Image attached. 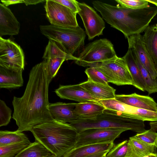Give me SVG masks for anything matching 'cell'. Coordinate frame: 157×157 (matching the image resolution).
I'll return each instance as SVG.
<instances>
[{
	"label": "cell",
	"instance_id": "6",
	"mask_svg": "<svg viewBox=\"0 0 157 157\" xmlns=\"http://www.w3.org/2000/svg\"><path fill=\"white\" fill-rule=\"evenodd\" d=\"M117 56L112 43L106 39L96 40L88 44L77 57L75 63L80 66L92 67L98 63Z\"/></svg>",
	"mask_w": 157,
	"mask_h": 157
},
{
	"label": "cell",
	"instance_id": "4",
	"mask_svg": "<svg viewBox=\"0 0 157 157\" xmlns=\"http://www.w3.org/2000/svg\"><path fill=\"white\" fill-rule=\"evenodd\" d=\"M94 7L111 27L121 32L127 39L134 34L141 22L137 9H128L118 5L114 6L99 1H94Z\"/></svg>",
	"mask_w": 157,
	"mask_h": 157
},
{
	"label": "cell",
	"instance_id": "9",
	"mask_svg": "<svg viewBox=\"0 0 157 157\" xmlns=\"http://www.w3.org/2000/svg\"><path fill=\"white\" fill-rule=\"evenodd\" d=\"M0 66L12 69H22L24 55L20 46L10 39L0 37Z\"/></svg>",
	"mask_w": 157,
	"mask_h": 157
},
{
	"label": "cell",
	"instance_id": "36",
	"mask_svg": "<svg viewBox=\"0 0 157 157\" xmlns=\"http://www.w3.org/2000/svg\"><path fill=\"white\" fill-rule=\"evenodd\" d=\"M78 13L79 10L78 2L75 0H53Z\"/></svg>",
	"mask_w": 157,
	"mask_h": 157
},
{
	"label": "cell",
	"instance_id": "16",
	"mask_svg": "<svg viewBox=\"0 0 157 157\" xmlns=\"http://www.w3.org/2000/svg\"><path fill=\"white\" fill-rule=\"evenodd\" d=\"M115 99L132 106L157 112V103L149 96L135 93L130 94L116 95Z\"/></svg>",
	"mask_w": 157,
	"mask_h": 157
},
{
	"label": "cell",
	"instance_id": "28",
	"mask_svg": "<svg viewBox=\"0 0 157 157\" xmlns=\"http://www.w3.org/2000/svg\"><path fill=\"white\" fill-rule=\"evenodd\" d=\"M132 53L145 83L146 91L149 94L157 92V79H154L152 78L148 71L141 63L136 55Z\"/></svg>",
	"mask_w": 157,
	"mask_h": 157
},
{
	"label": "cell",
	"instance_id": "2",
	"mask_svg": "<svg viewBox=\"0 0 157 157\" xmlns=\"http://www.w3.org/2000/svg\"><path fill=\"white\" fill-rule=\"evenodd\" d=\"M56 157H62L74 147L78 132L69 123L53 120L34 127L31 132Z\"/></svg>",
	"mask_w": 157,
	"mask_h": 157
},
{
	"label": "cell",
	"instance_id": "20",
	"mask_svg": "<svg viewBox=\"0 0 157 157\" xmlns=\"http://www.w3.org/2000/svg\"><path fill=\"white\" fill-rule=\"evenodd\" d=\"M22 69H12L0 66V88H17L23 85Z\"/></svg>",
	"mask_w": 157,
	"mask_h": 157
},
{
	"label": "cell",
	"instance_id": "24",
	"mask_svg": "<svg viewBox=\"0 0 157 157\" xmlns=\"http://www.w3.org/2000/svg\"><path fill=\"white\" fill-rule=\"evenodd\" d=\"M143 42L157 68V23L149 25L142 36Z\"/></svg>",
	"mask_w": 157,
	"mask_h": 157
},
{
	"label": "cell",
	"instance_id": "26",
	"mask_svg": "<svg viewBox=\"0 0 157 157\" xmlns=\"http://www.w3.org/2000/svg\"><path fill=\"white\" fill-rule=\"evenodd\" d=\"M15 157H56L38 141L35 140Z\"/></svg>",
	"mask_w": 157,
	"mask_h": 157
},
{
	"label": "cell",
	"instance_id": "1",
	"mask_svg": "<svg viewBox=\"0 0 157 157\" xmlns=\"http://www.w3.org/2000/svg\"><path fill=\"white\" fill-rule=\"evenodd\" d=\"M49 84L46 64L43 60L30 71L22 96L13 98L12 118L18 127L17 130L31 132L36 126L53 120L48 109Z\"/></svg>",
	"mask_w": 157,
	"mask_h": 157
},
{
	"label": "cell",
	"instance_id": "15",
	"mask_svg": "<svg viewBox=\"0 0 157 157\" xmlns=\"http://www.w3.org/2000/svg\"><path fill=\"white\" fill-rule=\"evenodd\" d=\"M20 24L10 9L0 3V37L17 35Z\"/></svg>",
	"mask_w": 157,
	"mask_h": 157
},
{
	"label": "cell",
	"instance_id": "27",
	"mask_svg": "<svg viewBox=\"0 0 157 157\" xmlns=\"http://www.w3.org/2000/svg\"><path fill=\"white\" fill-rule=\"evenodd\" d=\"M22 142L31 143L24 133L17 130L14 131H0V147Z\"/></svg>",
	"mask_w": 157,
	"mask_h": 157
},
{
	"label": "cell",
	"instance_id": "22",
	"mask_svg": "<svg viewBox=\"0 0 157 157\" xmlns=\"http://www.w3.org/2000/svg\"><path fill=\"white\" fill-rule=\"evenodd\" d=\"M122 58L127 65L132 76L134 86L142 91H146L145 83L130 48H128L127 53Z\"/></svg>",
	"mask_w": 157,
	"mask_h": 157
},
{
	"label": "cell",
	"instance_id": "25",
	"mask_svg": "<svg viewBox=\"0 0 157 157\" xmlns=\"http://www.w3.org/2000/svg\"><path fill=\"white\" fill-rule=\"evenodd\" d=\"M42 58L44 59L61 58L64 59L66 60L75 61L77 59V57L69 54L60 43L51 39L49 40Z\"/></svg>",
	"mask_w": 157,
	"mask_h": 157
},
{
	"label": "cell",
	"instance_id": "21",
	"mask_svg": "<svg viewBox=\"0 0 157 157\" xmlns=\"http://www.w3.org/2000/svg\"><path fill=\"white\" fill-rule=\"evenodd\" d=\"M156 147L135 137H131L128 140V149L125 157H144L156 153Z\"/></svg>",
	"mask_w": 157,
	"mask_h": 157
},
{
	"label": "cell",
	"instance_id": "33",
	"mask_svg": "<svg viewBox=\"0 0 157 157\" xmlns=\"http://www.w3.org/2000/svg\"><path fill=\"white\" fill-rule=\"evenodd\" d=\"M128 140H124L114 145L105 157H125L127 151Z\"/></svg>",
	"mask_w": 157,
	"mask_h": 157
},
{
	"label": "cell",
	"instance_id": "5",
	"mask_svg": "<svg viewBox=\"0 0 157 157\" xmlns=\"http://www.w3.org/2000/svg\"><path fill=\"white\" fill-rule=\"evenodd\" d=\"M41 33L49 39L60 43L70 55H79L84 48L86 33L78 26L62 27L49 25H40Z\"/></svg>",
	"mask_w": 157,
	"mask_h": 157
},
{
	"label": "cell",
	"instance_id": "42",
	"mask_svg": "<svg viewBox=\"0 0 157 157\" xmlns=\"http://www.w3.org/2000/svg\"><path fill=\"white\" fill-rule=\"evenodd\" d=\"M144 157H157V153L152 154Z\"/></svg>",
	"mask_w": 157,
	"mask_h": 157
},
{
	"label": "cell",
	"instance_id": "19",
	"mask_svg": "<svg viewBox=\"0 0 157 157\" xmlns=\"http://www.w3.org/2000/svg\"><path fill=\"white\" fill-rule=\"evenodd\" d=\"M79 85L90 94L100 100L115 99L116 90L108 83H98L88 79Z\"/></svg>",
	"mask_w": 157,
	"mask_h": 157
},
{
	"label": "cell",
	"instance_id": "13",
	"mask_svg": "<svg viewBox=\"0 0 157 157\" xmlns=\"http://www.w3.org/2000/svg\"><path fill=\"white\" fill-rule=\"evenodd\" d=\"M128 48L135 54L142 65L154 79H157V68L151 58L143 42L140 34L130 36L127 38Z\"/></svg>",
	"mask_w": 157,
	"mask_h": 157
},
{
	"label": "cell",
	"instance_id": "12",
	"mask_svg": "<svg viewBox=\"0 0 157 157\" xmlns=\"http://www.w3.org/2000/svg\"><path fill=\"white\" fill-rule=\"evenodd\" d=\"M99 102L106 108L123 113L131 118L144 121L157 122V112L132 106L115 99L100 100Z\"/></svg>",
	"mask_w": 157,
	"mask_h": 157
},
{
	"label": "cell",
	"instance_id": "23",
	"mask_svg": "<svg viewBox=\"0 0 157 157\" xmlns=\"http://www.w3.org/2000/svg\"><path fill=\"white\" fill-rule=\"evenodd\" d=\"M106 108L99 103H77L74 113L78 119H89L102 113Z\"/></svg>",
	"mask_w": 157,
	"mask_h": 157
},
{
	"label": "cell",
	"instance_id": "7",
	"mask_svg": "<svg viewBox=\"0 0 157 157\" xmlns=\"http://www.w3.org/2000/svg\"><path fill=\"white\" fill-rule=\"evenodd\" d=\"M92 67L102 72L109 81L118 86H134L133 79L125 61L117 56L111 59L96 63Z\"/></svg>",
	"mask_w": 157,
	"mask_h": 157
},
{
	"label": "cell",
	"instance_id": "29",
	"mask_svg": "<svg viewBox=\"0 0 157 157\" xmlns=\"http://www.w3.org/2000/svg\"><path fill=\"white\" fill-rule=\"evenodd\" d=\"M30 144L22 142L0 147V157H15Z\"/></svg>",
	"mask_w": 157,
	"mask_h": 157
},
{
	"label": "cell",
	"instance_id": "30",
	"mask_svg": "<svg viewBox=\"0 0 157 157\" xmlns=\"http://www.w3.org/2000/svg\"><path fill=\"white\" fill-rule=\"evenodd\" d=\"M44 60L46 63L48 79L50 83L57 74L62 63L66 60L61 58L44 59Z\"/></svg>",
	"mask_w": 157,
	"mask_h": 157
},
{
	"label": "cell",
	"instance_id": "18",
	"mask_svg": "<svg viewBox=\"0 0 157 157\" xmlns=\"http://www.w3.org/2000/svg\"><path fill=\"white\" fill-rule=\"evenodd\" d=\"M113 142L88 144L72 148L62 157H86L100 152L109 151Z\"/></svg>",
	"mask_w": 157,
	"mask_h": 157
},
{
	"label": "cell",
	"instance_id": "40",
	"mask_svg": "<svg viewBox=\"0 0 157 157\" xmlns=\"http://www.w3.org/2000/svg\"><path fill=\"white\" fill-rule=\"evenodd\" d=\"M149 125L151 129L155 132L157 131V122H150Z\"/></svg>",
	"mask_w": 157,
	"mask_h": 157
},
{
	"label": "cell",
	"instance_id": "41",
	"mask_svg": "<svg viewBox=\"0 0 157 157\" xmlns=\"http://www.w3.org/2000/svg\"><path fill=\"white\" fill-rule=\"evenodd\" d=\"M148 2L155 5L157 6V0H146Z\"/></svg>",
	"mask_w": 157,
	"mask_h": 157
},
{
	"label": "cell",
	"instance_id": "34",
	"mask_svg": "<svg viewBox=\"0 0 157 157\" xmlns=\"http://www.w3.org/2000/svg\"><path fill=\"white\" fill-rule=\"evenodd\" d=\"M134 136L148 144L155 146L157 148V132L150 129L145 132L137 133Z\"/></svg>",
	"mask_w": 157,
	"mask_h": 157
},
{
	"label": "cell",
	"instance_id": "3",
	"mask_svg": "<svg viewBox=\"0 0 157 157\" xmlns=\"http://www.w3.org/2000/svg\"><path fill=\"white\" fill-rule=\"evenodd\" d=\"M69 124L78 133L94 128L125 129L137 133L146 131L144 121L131 118L123 113L107 108L95 117L78 119Z\"/></svg>",
	"mask_w": 157,
	"mask_h": 157
},
{
	"label": "cell",
	"instance_id": "35",
	"mask_svg": "<svg viewBox=\"0 0 157 157\" xmlns=\"http://www.w3.org/2000/svg\"><path fill=\"white\" fill-rule=\"evenodd\" d=\"M12 110L5 102L0 100V126L7 125L10 123L11 118Z\"/></svg>",
	"mask_w": 157,
	"mask_h": 157
},
{
	"label": "cell",
	"instance_id": "32",
	"mask_svg": "<svg viewBox=\"0 0 157 157\" xmlns=\"http://www.w3.org/2000/svg\"><path fill=\"white\" fill-rule=\"evenodd\" d=\"M121 6L133 9H139L150 6L146 0H115Z\"/></svg>",
	"mask_w": 157,
	"mask_h": 157
},
{
	"label": "cell",
	"instance_id": "39",
	"mask_svg": "<svg viewBox=\"0 0 157 157\" xmlns=\"http://www.w3.org/2000/svg\"><path fill=\"white\" fill-rule=\"evenodd\" d=\"M109 151L101 152L86 157H105Z\"/></svg>",
	"mask_w": 157,
	"mask_h": 157
},
{
	"label": "cell",
	"instance_id": "17",
	"mask_svg": "<svg viewBox=\"0 0 157 157\" xmlns=\"http://www.w3.org/2000/svg\"><path fill=\"white\" fill-rule=\"evenodd\" d=\"M77 103L61 102L50 103L48 109L53 120L70 123L77 119L74 112Z\"/></svg>",
	"mask_w": 157,
	"mask_h": 157
},
{
	"label": "cell",
	"instance_id": "14",
	"mask_svg": "<svg viewBox=\"0 0 157 157\" xmlns=\"http://www.w3.org/2000/svg\"><path fill=\"white\" fill-rule=\"evenodd\" d=\"M55 92L61 98L73 100L79 103H99L100 100L90 94L79 84L60 85Z\"/></svg>",
	"mask_w": 157,
	"mask_h": 157
},
{
	"label": "cell",
	"instance_id": "8",
	"mask_svg": "<svg viewBox=\"0 0 157 157\" xmlns=\"http://www.w3.org/2000/svg\"><path fill=\"white\" fill-rule=\"evenodd\" d=\"M44 8L46 17L51 25L59 27L78 26L77 13L53 0H46Z\"/></svg>",
	"mask_w": 157,
	"mask_h": 157
},
{
	"label": "cell",
	"instance_id": "38",
	"mask_svg": "<svg viewBox=\"0 0 157 157\" xmlns=\"http://www.w3.org/2000/svg\"><path fill=\"white\" fill-rule=\"evenodd\" d=\"M24 3L26 6L30 5H36L37 4L42 3L46 1L44 0H24Z\"/></svg>",
	"mask_w": 157,
	"mask_h": 157
},
{
	"label": "cell",
	"instance_id": "11",
	"mask_svg": "<svg viewBox=\"0 0 157 157\" xmlns=\"http://www.w3.org/2000/svg\"><path fill=\"white\" fill-rule=\"evenodd\" d=\"M78 13L82 21L88 39L91 40L102 35L105 26L102 18L92 7L86 3L78 2Z\"/></svg>",
	"mask_w": 157,
	"mask_h": 157
},
{
	"label": "cell",
	"instance_id": "37",
	"mask_svg": "<svg viewBox=\"0 0 157 157\" xmlns=\"http://www.w3.org/2000/svg\"><path fill=\"white\" fill-rule=\"evenodd\" d=\"M1 2L5 6L7 7L11 5L18 3H24V0H1Z\"/></svg>",
	"mask_w": 157,
	"mask_h": 157
},
{
	"label": "cell",
	"instance_id": "10",
	"mask_svg": "<svg viewBox=\"0 0 157 157\" xmlns=\"http://www.w3.org/2000/svg\"><path fill=\"white\" fill-rule=\"evenodd\" d=\"M122 128H94L78 133L76 143L73 147L88 144L107 142H113L124 132Z\"/></svg>",
	"mask_w": 157,
	"mask_h": 157
},
{
	"label": "cell",
	"instance_id": "31",
	"mask_svg": "<svg viewBox=\"0 0 157 157\" xmlns=\"http://www.w3.org/2000/svg\"><path fill=\"white\" fill-rule=\"evenodd\" d=\"M85 72L88 77V80L91 81L102 84L109 82V80L104 75L95 67L88 68Z\"/></svg>",
	"mask_w": 157,
	"mask_h": 157
}]
</instances>
